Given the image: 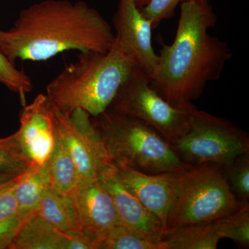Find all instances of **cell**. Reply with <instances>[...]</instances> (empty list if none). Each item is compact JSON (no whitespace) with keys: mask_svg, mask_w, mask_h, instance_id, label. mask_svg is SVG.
Listing matches in <instances>:
<instances>
[{"mask_svg":"<svg viewBox=\"0 0 249 249\" xmlns=\"http://www.w3.org/2000/svg\"><path fill=\"white\" fill-rule=\"evenodd\" d=\"M221 239L229 238L241 248L249 247V203L241 204L232 213L215 220Z\"/></svg>","mask_w":249,"mask_h":249,"instance_id":"obj_19","label":"cell"},{"mask_svg":"<svg viewBox=\"0 0 249 249\" xmlns=\"http://www.w3.org/2000/svg\"><path fill=\"white\" fill-rule=\"evenodd\" d=\"M16 137L31 163L43 165L50 160L57 139L54 108L47 95L40 93L19 114Z\"/></svg>","mask_w":249,"mask_h":249,"instance_id":"obj_10","label":"cell"},{"mask_svg":"<svg viewBox=\"0 0 249 249\" xmlns=\"http://www.w3.org/2000/svg\"><path fill=\"white\" fill-rule=\"evenodd\" d=\"M83 232H63L36 215L25 218L9 249H96Z\"/></svg>","mask_w":249,"mask_h":249,"instance_id":"obj_14","label":"cell"},{"mask_svg":"<svg viewBox=\"0 0 249 249\" xmlns=\"http://www.w3.org/2000/svg\"><path fill=\"white\" fill-rule=\"evenodd\" d=\"M112 163L121 182L146 209L160 218L166 233L168 213L181 172L152 175Z\"/></svg>","mask_w":249,"mask_h":249,"instance_id":"obj_13","label":"cell"},{"mask_svg":"<svg viewBox=\"0 0 249 249\" xmlns=\"http://www.w3.org/2000/svg\"><path fill=\"white\" fill-rule=\"evenodd\" d=\"M98 249H165L163 242L151 243L121 224L113 228Z\"/></svg>","mask_w":249,"mask_h":249,"instance_id":"obj_22","label":"cell"},{"mask_svg":"<svg viewBox=\"0 0 249 249\" xmlns=\"http://www.w3.org/2000/svg\"><path fill=\"white\" fill-rule=\"evenodd\" d=\"M33 213L61 231H80L71 196H62L50 184L46 189L38 207Z\"/></svg>","mask_w":249,"mask_h":249,"instance_id":"obj_17","label":"cell"},{"mask_svg":"<svg viewBox=\"0 0 249 249\" xmlns=\"http://www.w3.org/2000/svg\"><path fill=\"white\" fill-rule=\"evenodd\" d=\"M93 118L112 163L152 175L179 173L189 166L168 141L142 121L110 108Z\"/></svg>","mask_w":249,"mask_h":249,"instance_id":"obj_4","label":"cell"},{"mask_svg":"<svg viewBox=\"0 0 249 249\" xmlns=\"http://www.w3.org/2000/svg\"><path fill=\"white\" fill-rule=\"evenodd\" d=\"M50 186L62 196H71L80 181V174L71 155L57 134L49 160Z\"/></svg>","mask_w":249,"mask_h":249,"instance_id":"obj_18","label":"cell"},{"mask_svg":"<svg viewBox=\"0 0 249 249\" xmlns=\"http://www.w3.org/2000/svg\"><path fill=\"white\" fill-rule=\"evenodd\" d=\"M22 175L0 186V221L19 215L14 190Z\"/></svg>","mask_w":249,"mask_h":249,"instance_id":"obj_25","label":"cell"},{"mask_svg":"<svg viewBox=\"0 0 249 249\" xmlns=\"http://www.w3.org/2000/svg\"><path fill=\"white\" fill-rule=\"evenodd\" d=\"M185 1L186 0H149L141 11L155 29L162 21L171 18L179 3Z\"/></svg>","mask_w":249,"mask_h":249,"instance_id":"obj_24","label":"cell"},{"mask_svg":"<svg viewBox=\"0 0 249 249\" xmlns=\"http://www.w3.org/2000/svg\"><path fill=\"white\" fill-rule=\"evenodd\" d=\"M49 184V160L41 165L32 163L15 187L19 216L26 218L35 212Z\"/></svg>","mask_w":249,"mask_h":249,"instance_id":"obj_16","label":"cell"},{"mask_svg":"<svg viewBox=\"0 0 249 249\" xmlns=\"http://www.w3.org/2000/svg\"><path fill=\"white\" fill-rule=\"evenodd\" d=\"M31 164L16 134L0 139V175L19 176L25 173Z\"/></svg>","mask_w":249,"mask_h":249,"instance_id":"obj_20","label":"cell"},{"mask_svg":"<svg viewBox=\"0 0 249 249\" xmlns=\"http://www.w3.org/2000/svg\"><path fill=\"white\" fill-rule=\"evenodd\" d=\"M172 147L188 165L213 163L225 165L249 153V136L224 118L194 107L188 128Z\"/></svg>","mask_w":249,"mask_h":249,"instance_id":"obj_6","label":"cell"},{"mask_svg":"<svg viewBox=\"0 0 249 249\" xmlns=\"http://www.w3.org/2000/svg\"><path fill=\"white\" fill-rule=\"evenodd\" d=\"M115 41L110 24L84 1L44 0L23 9L14 27L0 30L10 61H43L71 50L107 52Z\"/></svg>","mask_w":249,"mask_h":249,"instance_id":"obj_1","label":"cell"},{"mask_svg":"<svg viewBox=\"0 0 249 249\" xmlns=\"http://www.w3.org/2000/svg\"><path fill=\"white\" fill-rule=\"evenodd\" d=\"M223 174L233 196L240 204L249 203V153L222 165Z\"/></svg>","mask_w":249,"mask_h":249,"instance_id":"obj_21","label":"cell"},{"mask_svg":"<svg viewBox=\"0 0 249 249\" xmlns=\"http://www.w3.org/2000/svg\"><path fill=\"white\" fill-rule=\"evenodd\" d=\"M80 231L98 245L120 224L110 196L98 178L81 180L71 196Z\"/></svg>","mask_w":249,"mask_h":249,"instance_id":"obj_11","label":"cell"},{"mask_svg":"<svg viewBox=\"0 0 249 249\" xmlns=\"http://www.w3.org/2000/svg\"><path fill=\"white\" fill-rule=\"evenodd\" d=\"M54 116L57 134L71 155L80 181L98 178L100 171L111 161L91 116L81 109L70 114L54 109Z\"/></svg>","mask_w":249,"mask_h":249,"instance_id":"obj_8","label":"cell"},{"mask_svg":"<svg viewBox=\"0 0 249 249\" xmlns=\"http://www.w3.org/2000/svg\"><path fill=\"white\" fill-rule=\"evenodd\" d=\"M195 107L193 104L173 106L152 88L148 77L137 70L121 86L109 108L142 121L171 143L188 128Z\"/></svg>","mask_w":249,"mask_h":249,"instance_id":"obj_7","label":"cell"},{"mask_svg":"<svg viewBox=\"0 0 249 249\" xmlns=\"http://www.w3.org/2000/svg\"><path fill=\"white\" fill-rule=\"evenodd\" d=\"M217 16L209 2L183 1L171 45L162 43L150 85L173 106L193 105L210 82L219 79L232 58L229 46L211 35Z\"/></svg>","mask_w":249,"mask_h":249,"instance_id":"obj_2","label":"cell"},{"mask_svg":"<svg viewBox=\"0 0 249 249\" xmlns=\"http://www.w3.org/2000/svg\"><path fill=\"white\" fill-rule=\"evenodd\" d=\"M98 178L110 196L121 225L151 243L163 242L165 231L161 221L121 182L112 162L100 171Z\"/></svg>","mask_w":249,"mask_h":249,"instance_id":"obj_9","label":"cell"},{"mask_svg":"<svg viewBox=\"0 0 249 249\" xmlns=\"http://www.w3.org/2000/svg\"><path fill=\"white\" fill-rule=\"evenodd\" d=\"M16 178V177L10 176V175H0V186L4 184L5 183L8 182L10 180L13 179V178Z\"/></svg>","mask_w":249,"mask_h":249,"instance_id":"obj_27","label":"cell"},{"mask_svg":"<svg viewBox=\"0 0 249 249\" xmlns=\"http://www.w3.org/2000/svg\"><path fill=\"white\" fill-rule=\"evenodd\" d=\"M134 1H135L136 4H137L139 9H142L145 5L147 4L149 0H134Z\"/></svg>","mask_w":249,"mask_h":249,"instance_id":"obj_28","label":"cell"},{"mask_svg":"<svg viewBox=\"0 0 249 249\" xmlns=\"http://www.w3.org/2000/svg\"><path fill=\"white\" fill-rule=\"evenodd\" d=\"M188 1H198V2H209V0H188Z\"/></svg>","mask_w":249,"mask_h":249,"instance_id":"obj_29","label":"cell"},{"mask_svg":"<svg viewBox=\"0 0 249 249\" xmlns=\"http://www.w3.org/2000/svg\"><path fill=\"white\" fill-rule=\"evenodd\" d=\"M24 219L17 215L0 221V249H9Z\"/></svg>","mask_w":249,"mask_h":249,"instance_id":"obj_26","label":"cell"},{"mask_svg":"<svg viewBox=\"0 0 249 249\" xmlns=\"http://www.w3.org/2000/svg\"><path fill=\"white\" fill-rule=\"evenodd\" d=\"M0 83L13 92L17 93L23 106L26 97L33 89L30 77L22 70H18L0 49Z\"/></svg>","mask_w":249,"mask_h":249,"instance_id":"obj_23","label":"cell"},{"mask_svg":"<svg viewBox=\"0 0 249 249\" xmlns=\"http://www.w3.org/2000/svg\"><path fill=\"white\" fill-rule=\"evenodd\" d=\"M113 22L115 37L150 80L159 62V54L152 46L151 22L142 16L134 0H119Z\"/></svg>","mask_w":249,"mask_h":249,"instance_id":"obj_12","label":"cell"},{"mask_svg":"<svg viewBox=\"0 0 249 249\" xmlns=\"http://www.w3.org/2000/svg\"><path fill=\"white\" fill-rule=\"evenodd\" d=\"M223 174L222 165H189L178 174L167 219V232L193 223L211 222L240 206Z\"/></svg>","mask_w":249,"mask_h":249,"instance_id":"obj_5","label":"cell"},{"mask_svg":"<svg viewBox=\"0 0 249 249\" xmlns=\"http://www.w3.org/2000/svg\"><path fill=\"white\" fill-rule=\"evenodd\" d=\"M222 240L215 220L179 226L165 233V249H216Z\"/></svg>","mask_w":249,"mask_h":249,"instance_id":"obj_15","label":"cell"},{"mask_svg":"<svg viewBox=\"0 0 249 249\" xmlns=\"http://www.w3.org/2000/svg\"><path fill=\"white\" fill-rule=\"evenodd\" d=\"M140 70L137 62L115 37L105 53H80L46 88L54 109L70 114L76 109L96 117L110 107L121 86Z\"/></svg>","mask_w":249,"mask_h":249,"instance_id":"obj_3","label":"cell"}]
</instances>
